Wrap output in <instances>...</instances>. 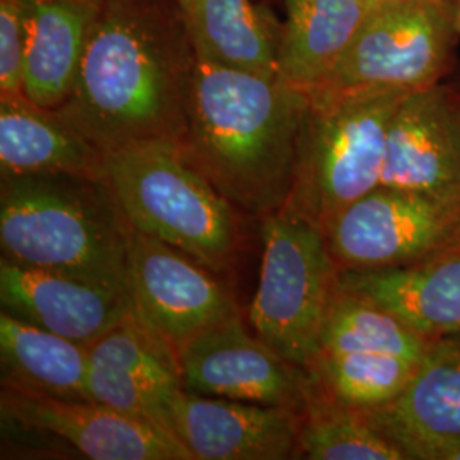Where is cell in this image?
Here are the masks:
<instances>
[{
	"mask_svg": "<svg viewBox=\"0 0 460 460\" xmlns=\"http://www.w3.org/2000/svg\"><path fill=\"white\" fill-rule=\"evenodd\" d=\"M340 270L421 263L460 249V199L378 186L324 230Z\"/></svg>",
	"mask_w": 460,
	"mask_h": 460,
	"instance_id": "8",
	"label": "cell"
},
{
	"mask_svg": "<svg viewBox=\"0 0 460 460\" xmlns=\"http://www.w3.org/2000/svg\"><path fill=\"white\" fill-rule=\"evenodd\" d=\"M380 186L460 199V110L442 84L399 102L387 128Z\"/></svg>",
	"mask_w": 460,
	"mask_h": 460,
	"instance_id": "13",
	"label": "cell"
},
{
	"mask_svg": "<svg viewBox=\"0 0 460 460\" xmlns=\"http://www.w3.org/2000/svg\"><path fill=\"white\" fill-rule=\"evenodd\" d=\"M91 401L164 428L167 404L182 389L176 353L135 313L89 346Z\"/></svg>",
	"mask_w": 460,
	"mask_h": 460,
	"instance_id": "14",
	"label": "cell"
},
{
	"mask_svg": "<svg viewBox=\"0 0 460 460\" xmlns=\"http://www.w3.org/2000/svg\"><path fill=\"white\" fill-rule=\"evenodd\" d=\"M26 24L22 0H0V96H22Z\"/></svg>",
	"mask_w": 460,
	"mask_h": 460,
	"instance_id": "26",
	"label": "cell"
},
{
	"mask_svg": "<svg viewBox=\"0 0 460 460\" xmlns=\"http://www.w3.org/2000/svg\"><path fill=\"white\" fill-rule=\"evenodd\" d=\"M406 94L307 93L296 178L285 207L324 232L349 205L378 188L387 128Z\"/></svg>",
	"mask_w": 460,
	"mask_h": 460,
	"instance_id": "5",
	"label": "cell"
},
{
	"mask_svg": "<svg viewBox=\"0 0 460 460\" xmlns=\"http://www.w3.org/2000/svg\"><path fill=\"white\" fill-rule=\"evenodd\" d=\"M263 258L249 321L285 360L309 370L340 268L324 232L283 207L261 218Z\"/></svg>",
	"mask_w": 460,
	"mask_h": 460,
	"instance_id": "6",
	"label": "cell"
},
{
	"mask_svg": "<svg viewBox=\"0 0 460 460\" xmlns=\"http://www.w3.org/2000/svg\"><path fill=\"white\" fill-rule=\"evenodd\" d=\"M132 234L106 178H0V246L9 261L128 292Z\"/></svg>",
	"mask_w": 460,
	"mask_h": 460,
	"instance_id": "3",
	"label": "cell"
},
{
	"mask_svg": "<svg viewBox=\"0 0 460 460\" xmlns=\"http://www.w3.org/2000/svg\"><path fill=\"white\" fill-rule=\"evenodd\" d=\"M437 460H460V444L454 445V447L444 450Z\"/></svg>",
	"mask_w": 460,
	"mask_h": 460,
	"instance_id": "27",
	"label": "cell"
},
{
	"mask_svg": "<svg viewBox=\"0 0 460 460\" xmlns=\"http://www.w3.org/2000/svg\"><path fill=\"white\" fill-rule=\"evenodd\" d=\"M431 341L370 298L338 283L324 319L319 353H384L421 362Z\"/></svg>",
	"mask_w": 460,
	"mask_h": 460,
	"instance_id": "23",
	"label": "cell"
},
{
	"mask_svg": "<svg viewBox=\"0 0 460 460\" xmlns=\"http://www.w3.org/2000/svg\"><path fill=\"white\" fill-rule=\"evenodd\" d=\"M180 249L133 230L128 292L142 324L178 351L198 334L239 315L229 292Z\"/></svg>",
	"mask_w": 460,
	"mask_h": 460,
	"instance_id": "9",
	"label": "cell"
},
{
	"mask_svg": "<svg viewBox=\"0 0 460 460\" xmlns=\"http://www.w3.org/2000/svg\"><path fill=\"white\" fill-rule=\"evenodd\" d=\"M199 60L279 77V31L252 0H176Z\"/></svg>",
	"mask_w": 460,
	"mask_h": 460,
	"instance_id": "21",
	"label": "cell"
},
{
	"mask_svg": "<svg viewBox=\"0 0 460 460\" xmlns=\"http://www.w3.org/2000/svg\"><path fill=\"white\" fill-rule=\"evenodd\" d=\"M302 411L184 387L167 404L164 427L195 460H283L298 457Z\"/></svg>",
	"mask_w": 460,
	"mask_h": 460,
	"instance_id": "12",
	"label": "cell"
},
{
	"mask_svg": "<svg viewBox=\"0 0 460 460\" xmlns=\"http://www.w3.org/2000/svg\"><path fill=\"white\" fill-rule=\"evenodd\" d=\"M102 0H22L26 66L22 94L58 110L68 98Z\"/></svg>",
	"mask_w": 460,
	"mask_h": 460,
	"instance_id": "18",
	"label": "cell"
},
{
	"mask_svg": "<svg viewBox=\"0 0 460 460\" xmlns=\"http://www.w3.org/2000/svg\"><path fill=\"white\" fill-rule=\"evenodd\" d=\"M456 98H457V104H459V110H460V98H459V96H456Z\"/></svg>",
	"mask_w": 460,
	"mask_h": 460,
	"instance_id": "29",
	"label": "cell"
},
{
	"mask_svg": "<svg viewBox=\"0 0 460 460\" xmlns=\"http://www.w3.org/2000/svg\"><path fill=\"white\" fill-rule=\"evenodd\" d=\"M457 19H459V26H460V9H459V13H457Z\"/></svg>",
	"mask_w": 460,
	"mask_h": 460,
	"instance_id": "30",
	"label": "cell"
},
{
	"mask_svg": "<svg viewBox=\"0 0 460 460\" xmlns=\"http://www.w3.org/2000/svg\"><path fill=\"white\" fill-rule=\"evenodd\" d=\"M106 180L133 230L180 249L214 273L234 261L235 208L190 163L180 142H147L108 154Z\"/></svg>",
	"mask_w": 460,
	"mask_h": 460,
	"instance_id": "4",
	"label": "cell"
},
{
	"mask_svg": "<svg viewBox=\"0 0 460 460\" xmlns=\"http://www.w3.org/2000/svg\"><path fill=\"white\" fill-rule=\"evenodd\" d=\"M406 460H437L460 444V334L431 341L408 385L384 406L360 410Z\"/></svg>",
	"mask_w": 460,
	"mask_h": 460,
	"instance_id": "15",
	"label": "cell"
},
{
	"mask_svg": "<svg viewBox=\"0 0 460 460\" xmlns=\"http://www.w3.org/2000/svg\"><path fill=\"white\" fill-rule=\"evenodd\" d=\"M283 4L279 79L309 93L341 60L372 9L367 0H283Z\"/></svg>",
	"mask_w": 460,
	"mask_h": 460,
	"instance_id": "20",
	"label": "cell"
},
{
	"mask_svg": "<svg viewBox=\"0 0 460 460\" xmlns=\"http://www.w3.org/2000/svg\"><path fill=\"white\" fill-rule=\"evenodd\" d=\"M457 14L448 0H411L370 11L319 93H412L437 85L452 60Z\"/></svg>",
	"mask_w": 460,
	"mask_h": 460,
	"instance_id": "7",
	"label": "cell"
},
{
	"mask_svg": "<svg viewBox=\"0 0 460 460\" xmlns=\"http://www.w3.org/2000/svg\"><path fill=\"white\" fill-rule=\"evenodd\" d=\"M401 2H411V0H367L370 9L382 7V5H391V4H401Z\"/></svg>",
	"mask_w": 460,
	"mask_h": 460,
	"instance_id": "28",
	"label": "cell"
},
{
	"mask_svg": "<svg viewBox=\"0 0 460 460\" xmlns=\"http://www.w3.org/2000/svg\"><path fill=\"white\" fill-rule=\"evenodd\" d=\"M338 283L429 340L460 334V249L399 268L340 270Z\"/></svg>",
	"mask_w": 460,
	"mask_h": 460,
	"instance_id": "17",
	"label": "cell"
},
{
	"mask_svg": "<svg viewBox=\"0 0 460 460\" xmlns=\"http://www.w3.org/2000/svg\"><path fill=\"white\" fill-rule=\"evenodd\" d=\"M298 454L311 460H406L363 411L319 394L313 384L302 410Z\"/></svg>",
	"mask_w": 460,
	"mask_h": 460,
	"instance_id": "25",
	"label": "cell"
},
{
	"mask_svg": "<svg viewBox=\"0 0 460 460\" xmlns=\"http://www.w3.org/2000/svg\"><path fill=\"white\" fill-rule=\"evenodd\" d=\"M418 365L384 353H319L307 374L319 394L348 408L372 410L393 401Z\"/></svg>",
	"mask_w": 460,
	"mask_h": 460,
	"instance_id": "24",
	"label": "cell"
},
{
	"mask_svg": "<svg viewBox=\"0 0 460 460\" xmlns=\"http://www.w3.org/2000/svg\"><path fill=\"white\" fill-rule=\"evenodd\" d=\"M60 172L106 178V155L57 111L0 96V178Z\"/></svg>",
	"mask_w": 460,
	"mask_h": 460,
	"instance_id": "19",
	"label": "cell"
},
{
	"mask_svg": "<svg viewBox=\"0 0 460 460\" xmlns=\"http://www.w3.org/2000/svg\"><path fill=\"white\" fill-rule=\"evenodd\" d=\"M2 311L91 346L133 313L128 292L66 273L0 261Z\"/></svg>",
	"mask_w": 460,
	"mask_h": 460,
	"instance_id": "16",
	"label": "cell"
},
{
	"mask_svg": "<svg viewBox=\"0 0 460 460\" xmlns=\"http://www.w3.org/2000/svg\"><path fill=\"white\" fill-rule=\"evenodd\" d=\"M178 363L182 387L193 394L298 411L311 395L309 374L251 334L241 314L198 334L178 351Z\"/></svg>",
	"mask_w": 460,
	"mask_h": 460,
	"instance_id": "10",
	"label": "cell"
},
{
	"mask_svg": "<svg viewBox=\"0 0 460 460\" xmlns=\"http://www.w3.org/2000/svg\"><path fill=\"white\" fill-rule=\"evenodd\" d=\"M195 62L176 0H102L74 87L53 111L104 155L182 144Z\"/></svg>",
	"mask_w": 460,
	"mask_h": 460,
	"instance_id": "1",
	"label": "cell"
},
{
	"mask_svg": "<svg viewBox=\"0 0 460 460\" xmlns=\"http://www.w3.org/2000/svg\"><path fill=\"white\" fill-rule=\"evenodd\" d=\"M2 385L64 399H89V346L11 314H0Z\"/></svg>",
	"mask_w": 460,
	"mask_h": 460,
	"instance_id": "22",
	"label": "cell"
},
{
	"mask_svg": "<svg viewBox=\"0 0 460 460\" xmlns=\"http://www.w3.org/2000/svg\"><path fill=\"white\" fill-rule=\"evenodd\" d=\"M2 418L51 433L94 460H195L164 428L89 399H64L2 385Z\"/></svg>",
	"mask_w": 460,
	"mask_h": 460,
	"instance_id": "11",
	"label": "cell"
},
{
	"mask_svg": "<svg viewBox=\"0 0 460 460\" xmlns=\"http://www.w3.org/2000/svg\"><path fill=\"white\" fill-rule=\"evenodd\" d=\"M307 106L279 77L197 58L182 150L235 210L263 218L290 197Z\"/></svg>",
	"mask_w": 460,
	"mask_h": 460,
	"instance_id": "2",
	"label": "cell"
}]
</instances>
